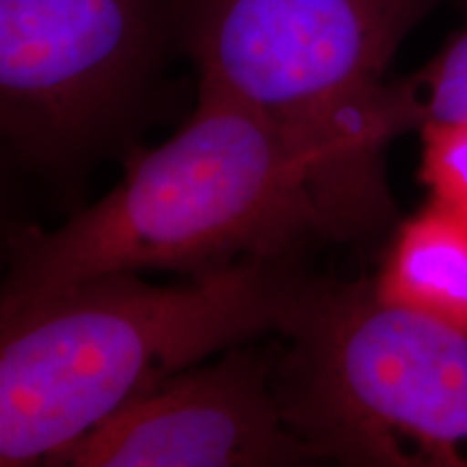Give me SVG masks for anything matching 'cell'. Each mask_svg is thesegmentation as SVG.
I'll return each instance as SVG.
<instances>
[{"mask_svg":"<svg viewBox=\"0 0 467 467\" xmlns=\"http://www.w3.org/2000/svg\"><path fill=\"white\" fill-rule=\"evenodd\" d=\"M440 0H180L206 89L258 115L307 169L327 236L394 214L383 150L402 132L389 63Z\"/></svg>","mask_w":467,"mask_h":467,"instance_id":"2","label":"cell"},{"mask_svg":"<svg viewBox=\"0 0 467 467\" xmlns=\"http://www.w3.org/2000/svg\"><path fill=\"white\" fill-rule=\"evenodd\" d=\"M273 385L317 457L467 467V331L400 307L372 282H309Z\"/></svg>","mask_w":467,"mask_h":467,"instance_id":"4","label":"cell"},{"mask_svg":"<svg viewBox=\"0 0 467 467\" xmlns=\"http://www.w3.org/2000/svg\"><path fill=\"white\" fill-rule=\"evenodd\" d=\"M402 132L467 124V22L416 74L392 83Z\"/></svg>","mask_w":467,"mask_h":467,"instance_id":"8","label":"cell"},{"mask_svg":"<svg viewBox=\"0 0 467 467\" xmlns=\"http://www.w3.org/2000/svg\"><path fill=\"white\" fill-rule=\"evenodd\" d=\"M277 355L234 347L128 402L48 461L69 467H273L320 461L285 424Z\"/></svg>","mask_w":467,"mask_h":467,"instance_id":"6","label":"cell"},{"mask_svg":"<svg viewBox=\"0 0 467 467\" xmlns=\"http://www.w3.org/2000/svg\"><path fill=\"white\" fill-rule=\"evenodd\" d=\"M325 234L303 162L258 115L197 89L191 119L55 232L11 236L0 312L110 273L202 275Z\"/></svg>","mask_w":467,"mask_h":467,"instance_id":"3","label":"cell"},{"mask_svg":"<svg viewBox=\"0 0 467 467\" xmlns=\"http://www.w3.org/2000/svg\"><path fill=\"white\" fill-rule=\"evenodd\" d=\"M282 258L186 285L110 273L0 312V465L46 463L208 355L284 334L307 288Z\"/></svg>","mask_w":467,"mask_h":467,"instance_id":"1","label":"cell"},{"mask_svg":"<svg viewBox=\"0 0 467 467\" xmlns=\"http://www.w3.org/2000/svg\"><path fill=\"white\" fill-rule=\"evenodd\" d=\"M180 46V0H0V126L57 165L126 117Z\"/></svg>","mask_w":467,"mask_h":467,"instance_id":"5","label":"cell"},{"mask_svg":"<svg viewBox=\"0 0 467 467\" xmlns=\"http://www.w3.org/2000/svg\"><path fill=\"white\" fill-rule=\"evenodd\" d=\"M420 180L433 203L467 221V124H431L422 128Z\"/></svg>","mask_w":467,"mask_h":467,"instance_id":"9","label":"cell"},{"mask_svg":"<svg viewBox=\"0 0 467 467\" xmlns=\"http://www.w3.org/2000/svg\"><path fill=\"white\" fill-rule=\"evenodd\" d=\"M377 295L467 331V221L431 203L396 230Z\"/></svg>","mask_w":467,"mask_h":467,"instance_id":"7","label":"cell"}]
</instances>
